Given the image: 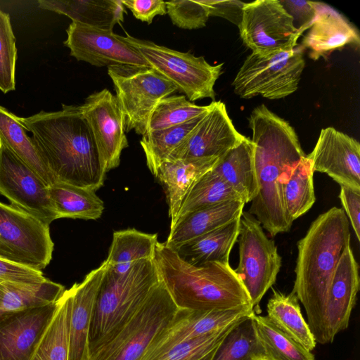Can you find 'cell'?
Masks as SVG:
<instances>
[{
    "mask_svg": "<svg viewBox=\"0 0 360 360\" xmlns=\"http://www.w3.org/2000/svg\"><path fill=\"white\" fill-rule=\"evenodd\" d=\"M19 120L56 182L94 191L103 185L106 171L79 105Z\"/></svg>",
    "mask_w": 360,
    "mask_h": 360,
    "instance_id": "6da1fadb",
    "label": "cell"
},
{
    "mask_svg": "<svg viewBox=\"0 0 360 360\" xmlns=\"http://www.w3.org/2000/svg\"><path fill=\"white\" fill-rule=\"evenodd\" d=\"M258 184L249 212L271 236L288 231L282 183L306 155L292 127L262 104L248 117Z\"/></svg>",
    "mask_w": 360,
    "mask_h": 360,
    "instance_id": "7a4b0ae2",
    "label": "cell"
},
{
    "mask_svg": "<svg viewBox=\"0 0 360 360\" xmlns=\"http://www.w3.org/2000/svg\"><path fill=\"white\" fill-rule=\"evenodd\" d=\"M350 236L344 210L333 207L319 215L297 243L292 292L304 306L307 324L320 344L327 343L325 309L329 287Z\"/></svg>",
    "mask_w": 360,
    "mask_h": 360,
    "instance_id": "3957f363",
    "label": "cell"
},
{
    "mask_svg": "<svg viewBox=\"0 0 360 360\" xmlns=\"http://www.w3.org/2000/svg\"><path fill=\"white\" fill-rule=\"evenodd\" d=\"M153 262L160 280L179 309H253L246 290L229 264L193 265L158 241Z\"/></svg>",
    "mask_w": 360,
    "mask_h": 360,
    "instance_id": "277c9868",
    "label": "cell"
},
{
    "mask_svg": "<svg viewBox=\"0 0 360 360\" xmlns=\"http://www.w3.org/2000/svg\"><path fill=\"white\" fill-rule=\"evenodd\" d=\"M159 281L153 260H141L124 274L106 266L94 305L88 357L120 330Z\"/></svg>",
    "mask_w": 360,
    "mask_h": 360,
    "instance_id": "5b68a950",
    "label": "cell"
},
{
    "mask_svg": "<svg viewBox=\"0 0 360 360\" xmlns=\"http://www.w3.org/2000/svg\"><path fill=\"white\" fill-rule=\"evenodd\" d=\"M178 309L160 280L129 321L87 360H141Z\"/></svg>",
    "mask_w": 360,
    "mask_h": 360,
    "instance_id": "8992f818",
    "label": "cell"
},
{
    "mask_svg": "<svg viewBox=\"0 0 360 360\" xmlns=\"http://www.w3.org/2000/svg\"><path fill=\"white\" fill-rule=\"evenodd\" d=\"M123 38L139 51L150 67L172 82L188 101L209 98L215 101L214 86L221 74L223 63L212 65L204 57L189 52H180L129 35Z\"/></svg>",
    "mask_w": 360,
    "mask_h": 360,
    "instance_id": "52a82bcc",
    "label": "cell"
},
{
    "mask_svg": "<svg viewBox=\"0 0 360 360\" xmlns=\"http://www.w3.org/2000/svg\"><path fill=\"white\" fill-rule=\"evenodd\" d=\"M116 98L124 113L125 131L143 136L150 115L162 98L176 87L151 67L115 65L108 67Z\"/></svg>",
    "mask_w": 360,
    "mask_h": 360,
    "instance_id": "ba28073f",
    "label": "cell"
},
{
    "mask_svg": "<svg viewBox=\"0 0 360 360\" xmlns=\"http://www.w3.org/2000/svg\"><path fill=\"white\" fill-rule=\"evenodd\" d=\"M305 62L302 48L262 56L250 54L235 77L234 92L243 98L260 95L279 99L298 88Z\"/></svg>",
    "mask_w": 360,
    "mask_h": 360,
    "instance_id": "9c48e42d",
    "label": "cell"
},
{
    "mask_svg": "<svg viewBox=\"0 0 360 360\" xmlns=\"http://www.w3.org/2000/svg\"><path fill=\"white\" fill-rule=\"evenodd\" d=\"M237 241L239 262L233 270L256 311L262 297L276 281L281 257L274 241L267 237L257 218L248 211H243L240 215Z\"/></svg>",
    "mask_w": 360,
    "mask_h": 360,
    "instance_id": "30bf717a",
    "label": "cell"
},
{
    "mask_svg": "<svg viewBox=\"0 0 360 360\" xmlns=\"http://www.w3.org/2000/svg\"><path fill=\"white\" fill-rule=\"evenodd\" d=\"M49 226L0 202V258L41 271L53 250Z\"/></svg>",
    "mask_w": 360,
    "mask_h": 360,
    "instance_id": "8fae6325",
    "label": "cell"
},
{
    "mask_svg": "<svg viewBox=\"0 0 360 360\" xmlns=\"http://www.w3.org/2000/svg\"><path fill=\"white\" fill-rule=\"evenodd\" d=\"M238 28L243 44L262 56L293 49L302 35L278 0L245 3Z\"/></svg>",
    "mask_w": 360,
    "mask_h": 360,
    "instance_id": "7c38bea8",
    "label": "cell"
},
{
    "mask_svg": "<svg viewBox=\"0 0 360 360\" xmlns=\"http://www.w3.org/2000/svg\"><path fill=\"white\" fill-rule=\"evenodd\" d=\"M0 194L12 207L48 226L58 219L49 186L1 141Z\"/></svg>",
    "mask_w": 360,
    "mask_h": 360,
    "instance_id": "4fadbf2b",
    "label": "cell"
},
{
    "mask_svg": "<svg viewBox=\"0 0 360 360\" xmlns=\"http://www.w3.org/2000/svg\"><path fill=\"white\" fill-rule=\"evenodd\" d=\"M65 46L77 60L97 67L127 65L150 67L148 63L123 36L112 30L72 21L68 29Z\"/></svg>",
    "mask_w": 360,
    "mask_h": 360,
    "instance_id": "5bb4252c",
    "label": "cell"
},
{
    "mask_svg": "<svg viewBox=\"0 0 360 360\" xmlns=\"http://www.w3.org/2000/svg\"><path fill=\"white\" fill-rule=\"evenodd\" d=\"M79 107L108 172L120 165L122 151L128 147L124 113L107 89L90 94Z\"/></svg>",
    "mask_w": 360,
    "mask_h": 360,
    "instance_id": "9a60e30c",
    "label": "cell"
},
{
    "mask_svg": "<svg viewBox=\"0 0 360 360\" xmlns=\"http://www.w3.org/2000/svg\"><path fill=\"white\" fill-rule=\"evenodd\" d=\"M313 172L325 173L340 184L360 191V144L333 127L322 129L307 155Z\"/></svg>",
    "mask_w": 360,
    "mask_h": 360,
    "instance_id": "2e32d148",
    "label": "cell"
},
{
    "mask_svg": "<svg viewBox=\"0 0 360 360\" xmlns=\"http://www.w3.org/2000/svg\"><path fill=\"white\" fill-rule=\"evenodd\" d=\"M245 138L235 128L225 104L212 101L210 110L168 159L220 158Z\"/></svg>",
    "mask_w": 360,
    "mask_h": 360,
    "instance_id": "e0dca14e",
    "label": "cell"
},
{
    "mask_svg": "<svg viewBox=\"0 0 360 360\" xmlns=\"http://www.w3.org/2000/svg\"><path fill=\"white\" fill-rule=\"evenodd\" d=\"M58 300L11 313L0 321V360H32Z\"/></svg>",
    "mask_w": 360,
    "mask_h": 360,
    "instance_id": "ac0fdd59",
    "label": "cell"
},
{
    "mask_svg": "<svg viewBox=\"0 0 360 360\" xmlns=\"http://www.w3.org/2000/svg\"><path fill=\"white\" fill-rule=\"evenodd\" d=\"M254 313L255 311L252 308L212 311L178 309L174 318L155 338L141 359L175 343L214 333Z\"/></svg>",
    "mask_w": 360,
    "mask_h": 360,
    "instance_id": "d6986e66",
    "label": "cell"
},
{
    "mask_svg": "<svg viewBox=\"0 0 360 360\" xmlns=\"http://www.w3.org/2000/svg\"><path fill=\"white\" fill-rule=\"evenodd\" d=\"M359 284V264L348 245L336 266L328 292L325 309L327 343L348 327Z\"/></svg>",
    "mask_w": 360,
    "mask_h": 360,
    "instance_id": "ffe728a7",
    "label": "cell"
},
{
    "mask_svg": "<svg viewBox=\"0 0 360 360\" xmlns=\"http://www.w3.org/2000/svg\"><path fill=\"white\" fill-rule=\"evenodd\" d=\"M105 262L91 271L81 283L70 288L72 303L69 325L68 360L88 359V339L95 300L103 274Z\"/></svg>",
    "mask_w": 360,
    "mask_h": 360,
    "instance_id": "44dd1931",
    "label": "cell"
},
{
    "mask_svg": "<svg viewBox=\"0 0 360 360\" xmlns=\"http://www.w3.org/2000/svg\"><path fill=\"white\" fill-rule=\"evenodd\" d=\"M304 37L302 46L310 50L316 60L348 44L359 45L357 30L337 11L318 2L316 18Z\"/></svg>",
    "mask_w": 360,
    "mask_h": 360,
    "instance_id": "7402d4cb",
    "label": "cell"
},
{
    "mask_svg": "<svg viewBox=\"0 0 360 360\" xmlns=\"http://www.w3.org/2000/svg\"><path fill=\"white\" fill-rule=\"evenodd\" d=\"M219 159H167L160 165L155 176L166 190L171 219L170 229L175 224L181 205L191 188L202 175L213 169Z\"/></svg>",
    "mask_w": 360,
    "mask_h": 360,
    "instance_id": "603a6c76",
    "label": "cell"
},
{
    "mask_svg": "<svg viewBox=\"0 0 360 360\" xmlns=\"http://www.w3.org/2000/svg\"><path fill=\"white\" fill-rule=\"evenodd\" d=\"M244 205L243 200H236L188 213L177 220L164 243L176 251L187 242L240 217Z\"/></svg>",
    "mask_w": 360,
    "mask_h": 360,
    "instance_id": "cb8c5ba5",
    "label": "cell"
},
{
    "mask_svg": "<svg viewBox=\"0 0 360 360\" xmlns=\"http://www.w3.org/2000/svg\"><path fill=\"white\" fill-rule=\"evenodd\" d=\"M254 150L252 141L245 137L221 157L212 169L239 194L245 204L251 202L258 193Z\"/></svg>",
    "mask_w": 360,
    "mask_h": 360,
    "instance_id": "d4e9b609",
    "label": "cell"
},
{
    "mask_svg": "<svg viewBox=\"0 0 360 360\" xmlns=\"http://www.w3.org/2000/svg\"><path fill=\"white\" fill-rule=\"evenodd\" d=\"M39 7L67 15L75 22L112 30L124 20L121 0L61 1L40 0Z\"/></svg>",
    "mask_w": 360,
    "mask_h": 360,
    "instance_id": "484cf974",
    "label": "cell"
},
{
    "mask_svg": "<svg viewBox=\"0 0 360 360\" xmlns=\"http://www.w3.org/2000/svg\"><path fill=\"white\" fill-rule=\"evenodd\" d=\"M240 217L187 242L176 252L182 259L193 265L229 264L230 252L238 236Z\"/></svg>",
    "mask_w": 360,
    "mask_h": 360,
    "instance_id": "4316f807",
    "label": "cell"
},
{
    "mask_svg": "<svg viewBox=\"0 0 360 360\" xmlns=\"http://www.w3.org/2000/svg\"><path fill=\"white\" fill-rule=\"evenodd\" d=\"M157 243L156 233H146L135 229L116 231L105 260L106 266L118 274H124L141 260H153Z\"/></svg>",
    "mask_w": 360,
    "mask_h": 360,
    "instance_id": "83f0119b",
    "label": "cell"
},
{
    "mask_svg": "<svg viewBox=\"0 0 360 360\" xmlns=\"http://www.w3.org/2000/svg\"><path fill=\"white\" fill-rule=\"evenodd\" d=\"M298 301L292 292L284 294L273 289L266 306V316L281 330L311 352L316 342L302 316Z\"/></svg>",
    "mask_w": 360,
    "mask_h": 360,
    "instance_id": "f1b7e54d",
    "label": "cell"
},
{
    "mask_svg": "<svg viewBox=\"0 0 360 360\" xmlns=\"http://www.w3.org/2000/svg\"><path fill=\"white\" fill-rule=\"evenodd\" d=\"M0 141L49 187L56 183L19 117L0 105Z\"/></svg>",
    "mask_w": 360,
    "mask_h": 360,
    "instance_id": "f546056e",
    "label": "cell"
},
{
    "mask_svg": "<svg viewBox=\"0 0 360 360\" xmlns=\"http://www.w3.org/2000/svg\"><path fill=\"white\" fill-rule=\"evenodd\" d=\"M49 195L58 219L95 220L104 210L103 202L90 189L56 182L49 187Z\"/></svg>",
    "mask_w": 360,
    "mask_h": 360,
    "instance_id": "4dcf8cb0",
    "label": "cell"
},
{
    "mask_svg": "<svg viewBox=\"0 0 360 360\" xmlns=\"http://www.w3.org/2000/svg\"><path fill=\"white\" fill-rule=\"evenodd\" d=\"M1 284L4 295L0 302V321L17 311L56 302L65 290L62 285L48 279L37 284Z\"/></svg>",
    "mask_w": 360,
    "mask_h": 360,
    "instance_id": "1f68e13d",
    "label": "cell"
},
{
    "mask_svg": "<svg viewBox=\"0 0 360 360\" xmlns=\"http://www.w3.org/2000/svg\"><path fill=\"white\" fill-rule=\"evenodd\" d=\"M71 303L70 290H65L32 360H68Z\"/></svg>",
    "mask_w": 360,
    "mask_h": 360,
    "instance_id": "d6a6232c",
    "label": "cell"
},
{
    "mask_svg": "<svg viewBox=\"0 0 360 360\" xmlns=\"http://www.w3.org/2000/svg\"><path fill=\"white\" fill-rule=\"evenodd\" d=\"M313 174L311 160L305 155L282 183L284 207L291 224L309 211L316 201Z\"/></svg>",
    "mask_w": 360,
    "mask_h": 360,
    "instance_id": "836d02e7",
    "label": "cell"
},
{
    "mask_svg": "<svg viewBox=\"0 0 360 360\" xmlns=\"http://www.w3.org/2000/svg\"><path fill=\"white\" fill-rule=\"evenodd\" d=\"M252 314L231 326L211 360H269L257 335Z\"/></svg>",
    "mask_w": 360,
    "mask_h": 360,
    "instance_id": "e575fe53",
    "label": "cell"
},
{
    "mask_svg": "<svg viewBox=\"0 0 360 360\" xmlns=\"http://www.w3.org/2000/svg\"><path fill=\"white\" fill-rule=\"evenodd\" d=\"M207 113L172 127L147 131L140 141L146 165L155 176L160 165L191 134Z\"/></svg>",
    "mask_w": 360,
    "mask_h": 360,
    "instance_id": "d590c367",
    "label": "cell"
},
{
    "mask_svg": "<svg viewBox=\"0 0 360 360\" xmlns=\"http://www.w3.org/2000/svg\"><path fill=\"white\" fill-rule=\"evenodd\" d=\"M236 200H243L238 193L211 169L189 190L181 205L175 224L179 219L192 212Z\"/></svg>",
    "mask_w": 360,
    "mask_h": 360,
    "instance_id": "8d00e7d4",
    "label": "cell"
},
{
    "mask_svg": "<svg viewBox=\"0 0 360 360\" xmlns=\"http://www.w3.org/2000/svg\"><path fill=\"white\" fill-rule=\"evenodd\" d=\"M251 318L269 360H315L311 352L281 330L266 316L254 313Z\"/></svg>",
    "mask_w": 360,
    "mask_h": 360,
    "instance_id": "74e56055",
    "label": "cell"
},
{
    "mask_svg": "<svg viewBox=\"0 0 360 360\" xmlns=\"http://www.w3.org/2000/svg\"><path fill=\"white\" fill-rule=\"evenodd\" d=\"M210 108L211 103L198 105L187 100L185 96H169L160 100L153 109L147 131L186 123L207 113Z\"/></svg>",
    "mask_w": 360,
    "mask_h": 360,
    "instance_id": "f35d334b",
    "label": "cell"
},
{
    "mask_svg": "<svg viewBox=\"0 0 360 360\" xmlns=\"http://www.w3.org/2000/svg\"><path fill=\"white\" fill-rule=\"evenodd\" d=\"M234 323L214 333L175 343L141 360H211L217 347Z\"/></svg>",
    "mask_w": 360,
    "mask_h": 360,
    "instance_id": "ab89813d",
    "label": "cell"
},
{
    "mask_svg": "<svg viewBox=\"0 0 360 360\" xmlns=\"http://www.w3.org/2000/svg\"><path fill=\"white\" fill-rule=\"evenodd\" d=\"M15 41L10 16L0 9V90L4 94L15 89Z\"/></svg>",
    "mask_w": 360,
    "mask_h": 360,
    "instance_id": "60d3db41",
    "label": "cell"
},
{
    "mask_svg": "<svg viewBox=\"0 0 360 360\" xmlns=\"http://www.w3.org/2000/svg\"><path fill=\"white\" fill-rule=\"evenodd\" d=\"M165 4L172 23L179 28L204 27L210 17L208 8L202 0H173L165 1Z\"/></svg>",
    "mask_w": 360,
    "mask_h": 360,
    "instance_id": "b9f144b4",
    "label": "cell"
},
{
    "mask_svg": "<svg viewBox=\"0 0 360 360\" xmlns=\"http://www.w3.org/2000/svg\"><path fill=\"white\" fill-rule=\"evenodd\" d=\"M46 279L41 271L0 258V283L37 284Z\"/></svg>",
    "mask_w": 360,
    "mask_h": 360,
    "instance_id": "7bdbcfd3",
    "label": "cell"
},
{
    "mask_svg": "<svg viewBox=\"0 0 360 360\" xmlns=\"http://www.w3.org/2000/svg\"><path fill=\"white\" fill-rule=\"evenodd\" d=\"M292 18L295 27L302 34L313 23L317 11L318 2L309 1H279Z\"/></svg>",
    "mask_w": 360,
    "mask_h": 360,
    "instance_id": "ee69618b",
    "label": "cell"
},
{
    "mask_svg": "<svg viewBox=\"0 0 360 360\" xmlns=\"http://www.w3.org/2000/svg\"><path fill=\"white\" fill-rule=\"evenodd\" d=\"M135 18L151 24L156 15L167 14L165 1L162 0H121Z\"/></svg>",
    "mask_w": 360,
    "mask_h": 360,
    "instance_id": "f6af8a7d",
    "label": "cell"
},
{
    "mask_svg": "<svg viewBox=\"0 0 360 360\" xmlns=\"http://www.w3.org/2000/svg\"><path fill=\"white\" fill-rule=\"evenodd\" d=\"M344 212L354 231L358 240H360V191L340 186L339 194Z\"/></svg>",
    "mask_w": 360,
    "mask_h": 360,
    "instance_id": "bcb514c9",
    "label": "cell"
},
{
    "mask_svg": "<svg viewBox=\"0 0 360 360\" xmlns=\"http://www.w3.org/2000/svg\"><path fill=\"white\" fill-rule=\"evenodd\" d=\"M207 6L210 16H219L227 19L238 25H240L245 2L240 1L202 0Z\"/></svg>",
    "mask_w": 360,
    "mask_h": 360,
    "instance_id": "7dc6e473",
    "label": "cell"
},
{
    "mask_svg": "<svg viewBox=\"0 0 360 360\" xmlns=\"http://www.w3.org/2000/svg\"><path fill=\"white\" fill-rule=\"evenodd\" d=\"M4 295V289L2 286V285L0 283V302L2 300Z\"/></svg>",
    "mask_w": 360,
    "mask_h": 360,
    "instance_id": "c3c4849f",
    "label": "cell"
}]
</instances>
